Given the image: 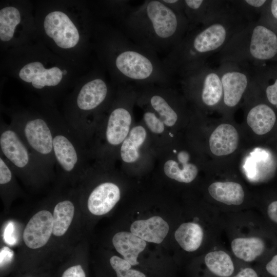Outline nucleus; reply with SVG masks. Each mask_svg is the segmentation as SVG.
I'll use <instances>...</instances> for the list:
<instances>
[{
  "label": "nucleus",
  "instance_id": "f257e3e1",
  "mask_svg": "<svg viewBox=\"0 0 277 277\" xmlns=\"http://www.w3.org/2000/svg\"><path fill=\"white\" fill-rule=\"evenodd\" d=\"M34 4L39 40L62 58L88 68L94 20L89 2L40 0Z\"/></svg>",
  "mask_w": 277,
  "mask_h": 277
},
{
  "label": "nucleus",
  "instance_id": "f03ea898",
  "mask_svg": "<svg viewBox=\"0 0 277 277\" xmlns=\"http://www.w3.org/2000/svg\"><path fill=\"white\" fill-rule=\"evenodd\" d=\"M1 57L3 74L50 104L65 97L88 71L62 58L39 39L2 52Z\"/></svg>",
  "mask_w": 277,
  "mask_h": 277
},
{
  "label": "nucleus",
  "instance_id": "7ed1b4c3",
  "mask_svg": "<svg viewBox=\"0 0 277 277\" xmlns=\"http://www.w3.org/2000/svg\"><path fill=\"white\" fill-rule=\"evenodd\" d=\"M92 48L103 69L117 86L134 82L142 86H169L173 78L157 54L131 41L115 25L96 17Z\"/></svg>",
  "mask_w": 277,
  "mask_h": 277
},
{
  "label": "nucleus",
  "instance_id": "20e7f679",
  "mask_svg": "<svg viewBox=\"0 0 277 277\" xmlns=\"http://www.w3.org/2000/svg\"><path fill=\"white\" fill-rule=\"evenodd\" d=\"M230 8L211 22L188 31L162 60L173 78L190 68L208 62L220 51L232 36L250 22L233 1Z\"/></svg>",
  "mask_w": 277,
  "mask_h": 277
},
{
  "label": "nucleus",
  "instance_id": "39448f33",
  "mask_svg": "<svg viewBox=\"0 0 277 277\" xmlns=\"http://www.w3.org/2000/svg\"><path fill=\"white\" fill-rule=\"evenodd\" d=\"M115 24L131 41L156 54L169 53L189 28L185 14L174 12L161 0L145 1Z\"/></svg>",
  "mask_w": 277,
  "mask_h": 277
},
{
  "label": "nucleus",
  "instance_id": "423d86ee",
  "mask_svg": "<svg viewBox=\"0 0 277 277\" xmlns=\"http://www.w3.org/2000/svg\"><path fill=\"white\" fill-rule=\"evenodd\" d=\"M115 94L103 70H88L65 96L63 116L88 150Z\"/></svg>",
  "mask_w": 277,
  "mask_h": 277
},
{
  "label": "nucleus",
  "instance_id": "0eeeda50",
  "mask_svg": "<svg viewBox=\"0 0 277 277\" xmlns=\"http://www.w3.org/2000/svg\"><path fill=\"white\" fill-rule=\"evenodd\" d=\"M229 251L239 263L255 264L277 248V235L253 212L223 213Z\"/></svg>",
  "mask_w": 277,
  "mask_h": 277
},
{
  "label": "nucleus",
  "instance_id": "6e6552de",
  "mask_svg": "<svg viewBox=\"0 0 277 277\" xmlns=\"http://www.w3.org/2000/svg\"><path fill=\"white\" fill-rule=\"evenodd\" d=\"M137 96L138 92L132 86H118L89 149L91 158L96 159V164L111 167L116 150L132 127V109Z\"/></svg>",
  "mask_w": 277,
  "mask_h": 277
},
{
  "label": "nucleus",
  "instance_id": "1a4fd4ad",
  "mask_svg": "<svg viewBox=\"0 0 277 277\" xmlns=\"http://www.w3.org/2000/svg\"><path fill=\"white\" fill-rule=\"evenodd\" d=\"M27 107L4 108L9 124L50 174L55 168L53 137L48 114L49 104L38 97Z\"/></svg>",
  "mask_w": 277,
  "mask_h": 277
},
{
  "label": "nucleus",
  "instance_id": "9d476101",
  "mask_svg": "<svg viewBox=\"0 0 277 277\" xmlns=\"http://www.w3.org/2000/svg\"><path fill=\"white\" fill-rule=\"evenodd\" d=\"M213 56L217 64L233 62L259 67L277 63V33L258 20L250 21Z\"/></svg>",
  "mask_w": 277,
  "mask_h": 277
},
{
  "label": "nucleus",
  "instance_id": "9b49d317",
  "mask_svg": "<svg viewBox=\"0 0 277 277\" xmlns=\"http://www.w3.org/2000/svg\"><path fill=\"white\" fill-rule=\"evenodd\" d=\"M48 114L53 137L55 168L69 177H85L91 166L88 150L70 127L54 104Z\"/></svg>",
  "mask_w": 277,
  "mask_h": 277
},
{
  "label": "nucleus",
  "instance_id": "f8f14e48",
  "mask_svg": "<svg viewBox=\"0 0 277 277\" xmlns=\"http://www.w3.org/2000/svg\"><path fill=\"white\" fill-rule=\"evenodd\" d=\"M38 39L34 1H1V53L29 44Z\"/></svg>",
  "mask_w": 277,
  "mask_h": 277
},
{
  "label": "nucleus",
  "instance_id": "ddd939ff",
  "mask_svg": "<svg viewBox=\"0 0 277 277\" xmlns=\"http://www.w3.org/2000/svg\"><path fill=\"white\" fill-rule=\"evenodd\" d=\"M0 154L15 173L30 181H36L50 174L30 151L16 130L2 119Z\"/></svg>",
  "mask_w": 277,
  "mask_h": 277
},
{
  "label": "nucleus",
  "instance_id": "4468645a",
  "mask_svg": "<svg viewBox=\"0 0 277 277\" xmlns=\"http://www.w3.org/2000/svg\"><path fill=\"white\" fill-rule=\"evenodd\" d=\"M177 76L187 97L200 105L211 108L222 102L223 90L220 74L209 63L190 68Z\"/></svg>",
  "mask_w": 277,
  "mask_h": 277
},
{
  "label": "nucleus",
  "instance_id": "2eb2a0df",
  "mask_svg": "<svg viewBox=\"0 0 277 277\" xmlns=\"http://www.w3.org/2000/svg\"><path fill=\"white\" fill-rule=\"evenodd\" d=\"M138 92V104L154 112L167 127L177 123L183 109L182 102L175 91L169 86H143Z\"/></svg>",
  "mask_w": 277,
  "mask_h": 277
},
{
  "label": "nucleus",
  "instance_id": "dca6fc26",
  "mask_svg": "<svg viewBox=\"0 0 277 277\" xmlns=\"http://www.w3.org/2000/svg\"><path fill=\"white\" fill-rule=\"evenodd\" d=\"M223 90L222 102L229 108L236 107L254 81L253 67L245 63L224 62L216 68Z\"/></svg>",
  "mask_w": 277,
  "mask_h": 277
},
{
  "label": "nucleus",
  "instance_id": "f3484780",
  "mask_svg": "<svg viewBox=\"0 0 277 277\" xmlns=\"http://www.w3.org/2000/svg\"><path fill=\"white\" fill-rule=\"evenodd\" d=\"M231 5V1L184 0L188 31L211 22L225 13Z\"/></svg>",
  "mask_w": 277,
  "mask_h": 277
},
{
  "label": "nucleus",
  "instance_id": "a211bd4d",
  "mask_svg": "<svg viewBox=\"0 0 277 277\" xmlns=\"http://www.w3.org/2000/svg\"><path fill=\"white\" fill-rule=\"evenodd\" d=\"M224 228L205 229L196 220L182 223L175 230L174 238L181 248L186 252H194L199 250L207 238L215 243L219 242Z\"/></svg>",
  "mask_w": 277,
  "mask_h": 277
},
{
  "label": "nucleus",
  "instance_id": "6ab92c4d",
  "mask_svg": "<svg viewBox=\"0 0 277 277\" xmlns=\"http://www.w3.org/2000/svg\"><path fill=\"white\" fill-rule=\"evenodd\" d=\"M203 264L205 277H232L242 263L220 243L206 251Z\"/></svg>",
  "mask_w": 277,
  "mask_h": 277
},
{
  "label": "nucleus",
  "instance_id": "aec40b11",
  "mask_svg": "<svg viewBox=\"0 0 277 277\" xmlns=\"http://www.w3.org/2000/svg\"><path fill=\"white\" fill-rule=\"evenodd\" d=\"M208 192L217 204L226 206L224 213L241 211L240 208L246 199L243 186L234 181L213 182L209 185Z\"/></svg>",
  "mask_w": 277,
  "mask_h": 277
},
{
  "label": "nucleus",
  "instance_id": "412c9836",
  "mask_svg": "<svg viewBox=\"0 0 277 277\" xmlns=\"http://www.w3.org/2000/svg\"><path fill=\"white\" fill-rule=\"evenodd\" d=\"M53 230V215L47 210L34 214L27 224L23 238L29 248L36 249L45 246L50 239Z\"/></svg>",
  "mask_w": 277,
  "mask_h": 277
},
{
  "label": "nucleus",
  "instance_id": "4be33fe9",
  "mask_svg": "<svg viewBox=\"0 0 277 277\" xmlns=\"http://www.w3.org/2000/svg\"><path fill=\"white\" fill-rule=\"evenodd\" d=\"M118 186L105 181L97 185L89 193L87 204L89 211L95 215H102L111 210L121 198Z\"/></svg>",
  "mask_w": 277,
  "mask_h": 277
},
{
  "label": "nucleus",
  "instance_id": "5701e85b",
  "mask_svg": "<svg viewBox=\"0 0 277 277\" xmlns=\"http://www.w3.org/2000/svg\"><path fill=\"white\" fill-rule=\"evenodd\" d=\"M176 158L177 160L172 157L165 159L162 167L164 174L179 183H191L197 175V166L188 162L189 155L185 151L179 152Z\"/></svg>",
  "mask_w": 277,
  "mask_h": 277
},
{
  "label": "nucleus",
  "instance_id": "b1692460",
  "mask_svg": "<svg viewBox=\"0 0 277 277\" xmlns=\"http://www.w3.org/2000/svg\"><path fill=\"white\" fill-rule=\"evenodd\" d=\"M239 134L231 124L223 123L212 132L209 139L211 152L216 156L227 155L238 148Z\"/></svg>",
  "mask_w": 277,
  "mask_h": 277
},
{
  "label": "nucleus",
  "instance_id": "393cba45",
  "mask_svg": "<svg viewBox=\"0 0 277 277\" xmlns=\"http://www.w3.org/2000/svg\"><path fill=\"white\" fill-rule=\"evenodd\" d=\"M169 230L168 224L159 216L147 220L134 221L130 226V231L145 242L161 243Z\"/></svg>",
  "mask_w": 277,
  "mask_h": 277
},
{
  "label": "nucleus",
  "instance_id": "a878e982",
  "mask_svg": "<svg viewBox=\"0 0 277 277\" xmlns=\"http://www.w3.org/2000/svg\"><path fill=\"white\" fill-rule=\"evenodd\" d=\"M148 137L147 129L142 125L133 126L127 137L118 148L122 161L126 164H134L141 157L142 148Z\"/></svg>",
  "mask_w": 277,
  "mask_h": 277
},
{
  "label": "nucleus",
  "instance_id": "bb28decb",
  "mask_svg": "<svg viewBox=\"0 0 277 277\" xmlns=\"http://www.w3.org/2000/svg\"><path fill=\"white\" fill-rule=\"evenodd\" d=\"M276 120V113L271 105L260 103L251 107L247 114L248 125L258 135H264L273 127Z\"/></svg>",
  "mask_w": 277,
  "mask_h": 277
},
{
  "label": "nucleus",
  "instance_id": "cd10ccee",
  "mask_svg": "<svg viewBox=\"0 0 277 277\" xmlns=\"http://www.w3.org/2000/svg\"><path fill=\"white\" fill-rule=\"evenodd\" d=\"M112 244L117 252L132 266L138 264L137 259L146 246V242L127 231L116 233L112 238Z\"/></svg>",
  "mask_w": 277,
  "mask_h": 277
},
{
  "label": "nucleus",
  "instance_id": "c85d7f7f",
  "mask_svg": "<svg viewBox=\"0 0 277 277\" xmlns=\"http://www.w3.org/2000/svg\"><path fill=\"white\" fill-rule=\"evenodd\" d=\"M75 211L73 202L69 200L58 202L55 206L53 212L52 234L62 236L70 226Z\"/></svg>",
  "mask_w": 277,
  "mask_h": 277
},
{
  "label": "nucleus",
  "instance_id": "c756f323",
  "mask_svg": "<svg viewBox=\"0 0 277 277\" xmlns=\"http://www.w3.org/2000/svg\"><path fill=\"white\" fill-rule=\"evenodd\" d=\"M240 10L251 21L257 20L268 0L233 1Z\"/></svg>",
  "mask_w": 277,
  "mask_h": 277
},
{
  "label": "nucleus",
  "instance_id": "7c9ffc66",
  "mask_svg": "<svg viewBox=\"0 0 277 277\" xmlns=\"http://www.w3.org/2000/svg\"><path fill=\"white\" fill-rule=\"evenodd\" d=\"M258 21L277 33V0H268Z\"/></svg>",
  "mask_w": 277,
  "mask_h": 277
},
{
  "label": "nucleus",
  "instance_id": "2f4dec72",
  "mask_svg": "<svg viewBox=\"0 0 277 277\" xmlns=\"http://www.w3.org/2000/svg\"><path fill=\"white\" fill-rule=\"evenodd\" d=\"M143 120L149 131L155 135H162L167 130V127L159 116L153 111L144 108Z\"/></svg>",
  "mask_w": 277,
  "mask_h": 277
},
{
  "label": "nucleus",
  "instance_id": "473e14b6",
  "mask_svg": "<svg viewBox=\"0 0 277 277\" xmlns=\"http://www.w3.org/2000/svg\"><path fill=\"white\" fill-rule=\"evenodd\" d=\"M254 266L263 277H277V248Z\"/></svg>",
  "mask_w": 277,
  "mask_h": 277
},
{
  "label": "nucleus",
  "instance_id": "72a5a7b5",
  "mask_svg": "<svg viewBox=\"0 0 277 277\" xmlns=\"http://www.w3.org/2000/svg\"><path fill=\"white\" fill-rule=\"evenodd\" d=\"M232 277H263L255 266L242 264Z\"/></svg>",
  "mask_w": 277,
  "mask_h": 277
},
{
  "label": "nucleus",
  "instance_id": "f704fd0d",
  "mask_svg": "<svg viewBox=\"0 0 277 277\" xmlns=\"http://www.w3.org/2000/svg\"><path fill=\"white\" fill-rule=\"evenodd\" d=\"M161 1L174 12L184 14V0H161Z\"/></svg>",
  "mask_w": 277,
  "mask_h": 277
},
{
  "label": "nucleus",
  "instance_id": "c9c22d12",
  "mask_svg": "<svg viewBox=\"0 0 277 277\" xmlns=\"http://www.w3.org/2000/svg\"><path fill=\"white\" fill-rule=\"evenodd\" d=\"M62 277H86V275L82 267L77 265L66 269Z\"/></svg>",
  "mask_w": 277,
  "mask_h": 277
},
{
  "label": "nucleus",
  "instance_id": "e433bc0d",
  "mask_svg": "<svg viewBox=\"0 0 277 277\" xmlns=\"http://www.w3.org/2000/svg\"><path fill=\"white\" fill-rule=\"evenodd\" d=\"M117 277H146L142 272L133 269H116Z\"/></svg>",
  "mask_w": 277,
  "mask_h": 277
},
{
  "label": "nucleus",
  "instance_id": "4c0bfd02",
  "mask_svg": "<svg viewBox=\"0 0 277 277\" xmlns=\"http://www.w3.org/2000/svg\"><path fill=\"white\" fill-rule=\"evenodd\" d=\"M273 66L275 69V70L277 71V63H272Z\"/></svg>",
  "mask_w": 277,
  "mask_h": 277
},
{
  "label": "nucleus",
  "instance_id": "58836bf2",
  "mask_svg": "<svg viewBox=\"0 0 277 277\" xmlns=\"http://www.w3.org/2000/svg\"><path fill=\"white\" fill-rule=\"evenodd\" d=\"M28 277H30V276H28Z\"/></svg>",
  "mask_w": 277,
  "mask_h": 277
}]
</instances>
